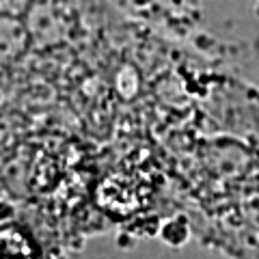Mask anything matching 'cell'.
<instances>
[{
  "instance_id": "6da1fadb",
  "label": "cell",
  "mask_w": 259,
  "mask_h": 259,
  "mask_svg": "<svg viewBox=\"0 0 259 259\" xmlns=\"http://www.w3.org/2000/svg\"><path fill=\"white\" fill-rule=\"evenodd\" d=\"M171 173L209 238L259 259V100H225L168 143Z\"/></svg>"
}]
</instances>
